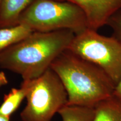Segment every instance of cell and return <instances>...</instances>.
Returning <instances> with one entry per match:
<instances>
[{"label": "cell", "mask_w": 121, "mask_h": 121, "mask_svg": "<svg viewBox=\"0 0 121 121\" xmlns=\"http://www.w3.org/2000/svg\"><path fill=\"white\" fill-rule=\"evenodd\" d=\"M68 94V104L95 107L113 95L115 83L97 65L66 49L53 62Z\"/></svg>", "instance_id": "2"}, {"label": "cell", "mask_w": 121, "mask_h": 121, "mask_svg": "<svg viewBox=\"0 0 121 121\" xmlns=\"http://www.w3.org/2000/svg\"><path fill=\"white\" fill-rule=\"evenodd\" d=\"M68 50L97 65L115 84L121 75V41L114 36L106 37L88 28L75 35Z\"/></svg>", "instance_id": "5"}, {"label": "cell", "mask_w": 121, "mask_h": 121, "mask_svg": "<svg viewBox=\"0 0 121 121\" xmlns=\"http://www.w3.org/2000/svg\"><path fill=\"white\" fill-rule=\"evenodd\" d=\"M18 24L33 31L69 30L75 35L89 28L86 17L78 6L57 0H34L20 15Z\"/></svg>", "instance_id": "3"}, {"label": "cell", "mask_w": 121, "mask_h": 121, "mask_svg": "<svg viewBox=\"0 0 121 121\" xmlns=\"http://www.w3.org/2000/svg\"><path fill=\"white\" fill-rule=\"evenodd\" d=\"M93 121H121V98L113 95L95 107Z\"/></svg>", "instance_id": "8"}, {"label": "cell", "mask_w": 121, "mask_h": 121, "mask_svg": "<svg viewBox=\"0 0 121 121\" xmlns=\"http://www.w3.org/2000/svg\"><path fill=\"white\" fill-rule=\"evenodd\" d=\"M113 95H115V96H118V97L121 98V75L118 81L115 85Z\"/></svg>", "instance_id": "13"}, {"label": "cell", "mask_w": 121, "mask_h": 121, "mask_svg": "<svg viewBox=\"0 0 121 121\" xmlns=\"http://www.w3.org/2000/svg\"><path fill=\"white\" fill-rule=\"evenodd\" d=\"M28 83L27 103L20 113L22 121H51L68 104V94L58 76L50 68Z\"/></svg>", "instance_id": "4"}, {"label": "cell", "mask_w": 121, "mask_h": 121, "mask_svg": "<svg viewBox=\"0 0 121 121\" xmlns=\"http://www.w3.org/2000/svg\"><path fill=\"white\" fill-rule=\"evenodd\" d=\"M107 25L113 31V36L121 41V9L109 19Z\"/></svg>", "instance_id": "12"}, {"label": "cell", "mask_w": 121, "mask_h": 121, "mask_svg": "<svg viewBox=\"0 0 121 121\" xmlns=\"http://www.w3.org/2000/svg\"><path fill=\"white\" fill-rule=\"evenodd\" d=\"M75 36L69 30L33 31L0 54V68L19 74L23 80L39 78L68 49Z\"/></svg>", "instance_id": "1"}, {"label": "cell", "mask_w": 121, "mask_h": 121, "mask_svg": "<svg viewBox=\"0 0 121 121\" xmlns=\"http://www.w3.org/2000/svg\"><path fill=\"white\" fill-rule=\"evenodd\" d=\"M34 0H3L0 6V29L18 25L22 13Z\"/></svg>", "instance_id": "7"}, {"label": "cell", "mask_w": 121, "mask_h": 121, "mask_svg": "<svg viewBox=\"0 0 121 121\" xmlns=\"http://www.w3.org/2000/svg\"><path fill=\"white\" fill-rule=\"evenodd\" d=\"M8 79L4 72H0V87L8 84Z\"/></svg>", "instance_id": "14"}, {"label": "cell", "mask_w": 121, "mask_h": 121, "mask_svg": "<svg viewBox=\"0 0 121 121\" xmlns=\"http://www.w3.org/2000/svg\"><path fill=\"white\" fill-rule=\"evenodd\" d=\"M33 31L28 27L18 24L0 29V54L11 45L28 37Z\"/></svg>", "instance_id": "10"}, {"label": "cell", "mask_w": 121, "mask_h": 121, "mask_svg": "<svg viewBox=\"0 0 121 121\" xmlns=\"http://www.w3.org/2000/svg\"><path fill=\"white\" fill-rule=\"evenodd\" d=\"M0 121H10V118L0 114Z\"/></svg>", "instance_id": "15"}, {"label": "cell", "mask_w": 121, "mask_h": 121, "mask_svg": "<svg viewBox=\"0 0 121 121\" xmlns=\"http://www.w3.org/2000/svg\"><path fill=\"white\" fill-rule=\"evenodd\" d=\"M78 6L85 15L89 28L98 30L115 13L121 9V0H57Z\"/></svg>", "instance_id": "6"}, {"label": "cell", "mask_w": 121, "mask_h": 121, "mask_svg": "<svg viewBox=\"0 0 121 121\" xmlns=\"http://www.w3.org/2000/svg\"><path fill=\"white\" fill-rule=\"evenodd\" d=\"M3 0H0V6H1V3H2Z\"/></svg>", "instance_id": "16"}, {"label": "cell", "mask_w": 121, "mask_h": 121, "mask_svg": "<svg viewBox=\"0 0 121 121\" xmlns=\"http://www.w3.org/2000/svg\"><path fill=\"white\" fill-rule=\"evenodd\" d=\"M95 107L67 104L58 113L62 121H93Z\"/></svg>", "instance_id": "11"}, {"label": "cell", "mask_w": 121, "mask_h": 121, "mask_svg": "<svg viewBox=\"0 0 121 121\" xmlns=\"http://www.w3.org/2000/svg\"><path fill=\"white\" fill-rule=\"evenodd\" d=\"M27 92L28 83L25 80H23L20 88L11 89L10 93L4 95V102L0 106V114L10 118L26 98Z\"/></svg>", "instance_id": "9"}]
</instances>
